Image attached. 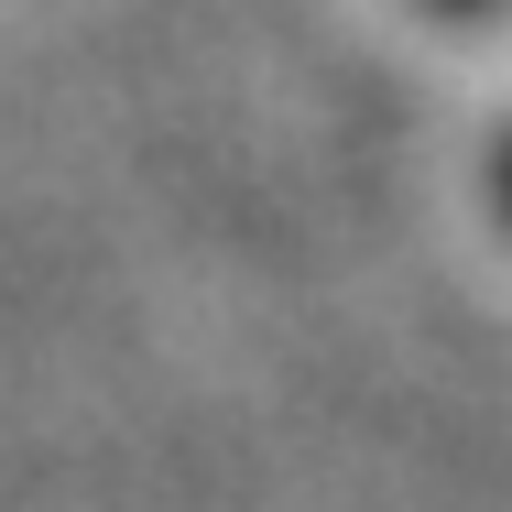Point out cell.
<instances>
[{
  "mask_svg": "<svg viewBox=\"0 0 512 512\" xmlns=\"http://www.w3.org/2000/svg\"><path fill=\"white\" fill-rule=\"evenodd\" d=\"M491 207L512 218V131H502V153H491Z\"/></svg>",
  "mask_w": 512,
  "mask_h": 512,
  "instance_id": "cell-2",
  "label": "cell"
},
{
  "mask_svg": "<svg viewBox=\"0 0 512 512\" xmlns=\"http://www.w3.org/2000/svg\"><path fill=\"white\" fill-rule=\"evenodd\" d=\"M436 22H491V11H512V0H425Z\"/></svg>",
  "mask_w": 512,
  "mask_h": 512,
  "instance_id": "cell-1",
  "label": "cell"
}]
</instances>
